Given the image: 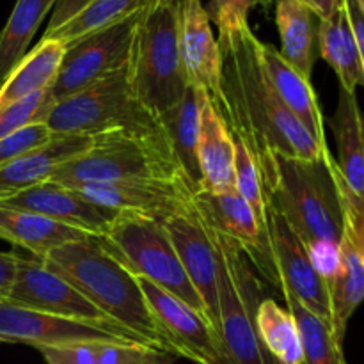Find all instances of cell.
Returning <instances> with one entry per match:
<instances>
[{
    "mask_svg": "<svg viewBox=\"0 0 364 364\" xmlns=\"http://www.w3.org/2000/svg\"><path fill=\"white\" fill-rule=\"evenodd\" d=\"M48 139H52V132L46 128L45 123L28 124V127L18 130L16 134L2 139L0 141V169L16 156L45 144Z\"/></svg>",
    "mask_w": 364,
    "mask_h": 364,
    "instance_id": "obj_36",
    "label": "cell"
},
{
    "mask_svg": "<svg viewBox=\"0 0 364 364\" xmlns=\"http://www.w3.org/2000/svg\"><path fill=\"white\" fill-rule=\"evenodd\" d=\"M235 144V162H233V176H235V188L238 194L245 199L249 206L255 212L256 219L265 230L267 220V203L265 194H263L262 178H259L258 166L252 159L251 151L242 141L233 137Z\"/></svg>",
    "mask_w": 364,
    "mask_h": 364,
    "instance_id": "obj_33",
    "label": "cell"
},
{
    "mask_svg": "<svg viewBox=\"0 0 364 364\" xmlns=\"http://www.w3.org/2000/svg\"><path fill=\"white\" fill-rule=\"evenodd\" d=\"M336 180L341 194V205H343V217H345V233L350 238L352 245L358 251L364 265V206L359 205L358 199L354 198L348 187L345 185L340 171L336 167Z\"/></svg>",
    "mask_w": 364,
    "mask_h": 364,
    "instance_id": "obj_38",
    "label": "cell"
},
{
    "mask_svg": "<svg viewBox=\"0 0 364 364\" xmlns=\"http://www.w3.org/2000/svg\"><path fill=\"white\" fill-rule=\"evenodd\" d=\"M96 240L128 272L151 281L206 318L201 297L185 274L162 220L119 212Z\"/></svg>",
    "mask_w": 364,
    "mask_h": 364,
    "instance_id": "obj_8",
    "label": "cell"
},
{
    "mask_svg": "<svg viewBox=\"0 0 364 364\" xmlns=\"http://www.w3.org/2000/svg\"><path fill=\"white\" fill-rule=\"evenodd\" d=\"M256 329L277 364H302V343L294 315L274 299H263L256 309Z\"/></svg>",
    "mask_w": 364,
    "mask_h": 364,
    "instance_id": "obj_30",
    "label": "cell"
},
{
    "mask_svg": "<svg viewBox=\"0 0 364 364\" xmlns=\"http://www.w3.org/2000/svg\"><path fill=\"white\" fill-rule=\"evenodd\" d=\"M201 89L188 85L180 103L160 116L164 132L167 135L174 159L180 164L185 178L196 192L203 188L201 171L198 162L199 110H201Z\"/></svg>",
    "mask_w": 364,
    "mask_h": 364,
    "instance_id": "obj_26",
    "label": "cell"
},
{
    "mask_svg": "<svg viewBox=\"0 0 364 364\" xmlns=\"http://www.w3.org/2000/svg\"><path fill=\"white\" fill-rule=\"evenodd\" d=\"M256 4H259V0H210L208 7L205 9L210 21H213L219 31L217 39H223L240 28L249 27V11Z\"/></svg>",
    "mask_w": 364,
    "mask_h": 364,
    "instance_id": "obj_35",
    "label": "cell"
},
{
    "mask_svg": "<svg viewBox=\"0 0 364 364\" xmlns=\"http://www.w3.org/2000/svg\"><path fill=\"white\" fill-rule=\"evenodd\" d=\"M96 205L164 220L194 196L187 180H130L73 188Z\"/></svg>",
    "mask_w": 364,
    "mask_h": 364,
    "instance_id": "obj_16",
    "label": "cell"
},
{
    "mask_svg": "<svg viewBox=\"0 0 364 364\" xmlns=\"http://www.w3.org/2000/svg\"><path fill=\"white\" fill-rule=\"evenodd\" d=\"M130 180H187L164 128H121L92 135L91 146L64 162L50 178L52 183L68 188Z\"/></svg>",
    "mask_w": 364,
    "mask_h": 364,
    "instance_id": "obj_4",
    "label": "cell"
},
{
    "mask_svg": "<svg viewBox=\"0 0 364 364\" xmlns=\"http://www.w3.org/2000/svg\"><path fill=\"white\" fill-rule=\"evenodd\" d=\"M130 71L137 98L159 117L181 102L191 84L180 48V2L151 0L142 9Z\"/></svg>",
    "mask_w": 364,
    "mask_h": 364,
    "instance_id": "obj_5",
    "label": "cell"
},
{
    "mask_svg": "<svg viewBox=\"0 0 364 364\" xmlns=\"http://www.w3.org/2000/svg\"><path fill=\"white\" fill-rule=\"evenodd\" d=\"M169 2H181V0H169Z\"/></svg>",
    "mask_w": 364,
    "mask_h": 364,
    "instance_id": "obj_46",
    "label": "cell"
},
{
    "mask_svg": "<svg viewBox=\"0 0 364 364\" xmlns=\"http://www.w3.org/2000/svg\"><path fill=\"white\" fill-rule=\"evenodd\" d=\"M100 364H173L169 354L142 345H112L102 347Z\"/></svg>",
    "mask_w": 364,
    "mask_h": 364,
    "instance_id": "obj_37",
    "label": "cell"
},
{
    "mask_svg": "<svg viewBox=\"0 0 364 364\" xmlns=\"http://www.w3.org/2000/svg\"><path fill=\"white\" fill-rule=\"evenodd\" d=\"M259 55H262L267 75L284 107L304 124L306 130L316 139L318 144L327 146L323 116L311 80L302 77L295 68H291L274 45L259 43Z\"/></svg>",
    "mask_w": 364,
    "mask_h": 364,
    "instance_id": "obj_21",
    "label": "cell"
},
{
    "mask_svg": "<svg viewBox=\"0 0 364 364\" xmlns=\"http://www.w3.org/2000/svg\"><path fill=\"white\" fill-rule=\"evenodd\" d=\"M18 256L13 252H0V302L7 301L13 288L18 269Z\"/></svg>",
    "mask_w": 364,
    "mask_h": 364,
    "instance_id": "obj_41",
    "label": "cell"
},
{
    "mask_svg": "<svg viewBox=\"0 0 364 364\" xmlns=\"http://www.w3.org/2000/svg\"><path fill=\"white\" fill-rule=\"evenodd\" d=\"M91 142L87 135H52L45 144L13 159L0 169V201L48 181L64 162L84 153Z\"/></svg>",
    "mask_w": 364,
    "mask_h": 364,
    "instance_id": "obj_19",
    "label": "cell"
},
{
    "mask_svg": "<svg viewBox=\"0 0 364 364\" xmlns=\"http://www.w3.org/2000/svg\"><path fill=\"white\" fill-rule=\"evenodd\" d=\"M0 341L2 343H23L28 347H55L71 343H112L142 345L146 340L114 322H87V320L66 318L0 302Z\"/></svg>",
    "mask_w": 364,
    "mask_h": 364,
    "instance_id": "obj_9",
    "label": "cell"
},
{
    "mask_svg": "<svg viewBox=\"0 0 364 364\" xmlns=\"http://www.w3.org/2000/svg\"><path fill=\"white\" fill-rule=\"evenodd\" d=\"M57 0H16L0 32V84L27 55L28 45Z\"/></svg>",
    "mask_w": 364,
    "mask_h": 364,
    "instance_id": "obj_29",
    "label": "cell"
},
{
    "mask_svg": "<svg viewBox=\"0 0 364 364\" xmlns=\"http://www.w3.org/2000/svg\"><path fill=\"white\" fill-rule=\"evenodd\" d=\"M318 57L333 68L340 87L355 92V89L364 85L361 57L343 0H340L329 18L320 20Z\"/></svg>",
    "mask_w": 364,
    "mask_h": 364,
    "instance_id": "obj_25",
    "label": "cell"
},
{
    "mask_svg": "<svg viewBox=\"0 0 364 364\" xmlns=\"http://www.w3.org/2000/svg\"><path fill=\"white\" fill-rule=\"evenodd\" d=\"M91 2L92 0H57L55 6H53L52 9V16H50L48 27H46L45 34L57 31V28L63 27L64 23L73 20V18L77 16L78 13H82Z\"/></svg>",
    "mask_w": 364,
    "mask_h": 364,
    "instance_id": "obj_40",
    "label": "cell"
},
{
    "mask_svg": "<svg viewBox=\"0 0 364 364\" xmlns=\"http://www.w3.org/2000/svg\"><path fill=\"white\" fill-rule=\"evenodd\" d=\"M343 2H345V7H347L348 20H350L352 31H354L355 43H358L359 57H361V64H363V71H364V16H363L361 9H359V6L355 0H343Z\"/></svg>",
    "mask_w": 364,
    "mask_h": 364,
    "instance_id": "obj_42",
    "label": "cell"
},
{
    "mask_svg": "<svg viewBox=\"0 0 364 364\" xmlns=\"http://www.w3.org/2000/svg\"><path fill=\"white\" fill-rule=\"evenodd\" d=\"M0 208L45 215L60 224L85 231L96 238L105 233L107 228L119 213L107 206L96 205L73 188L52 183L50 180L13 198L4 199L0 201Z\"/></svg>",
    "mask_w": 364,
    "mask_h": 364,
    "instance_id": "obj_17",
    "label": "cell"
},
{
    "mask_svg": "<svg viewBox=\"0 0 364 364\" xmlns=\"http://www.w3.org/2000/svg\"><path fill=\"white\" fill-rule=\"evenodd\" d=\"M355 2H358L359 9H361V13H363V16H364V0H355Z\"/></svg>",
    "mask_w": 364,
    "mask_h": 364,
    "instance_id": "obj_44",
    "label": "cell"
},
{
    "mask_svg": "<svg viewBox=\"0 0 364 364\" xmlns=\"http://www.w3.org/2000/svg\"><path fill=\"white\" fill-rule=\"evenodd\" d=\"M52 135H92L110 130H156L160 117L137 98L130 60L89 87L53 102L45 119Z\"/></svg>",
    "mask_w": 364,
    "mask_h": 364,
    "instance_id": "obj_7",
    "label": "cell"
},
{
    "mask_svg": "<svg viewBox=\"0 0 364 364\" xmlns=\"http://www.w3.org/2000/svg\"><path fill=\"white\" fill-rule=\"evenodd\" d=\"M276 25L281 38V57L311 80L318 59L320 18L299 0H274Z\"/></svg>",
    "mask_w": 364,
    "mask_h": 364,
    "instance_id": "obj_23",
    "label": "cell"
},
{
    "mask_svg": "<svg viewBox=\"0 0 364 364\" xmlns=\"http://www.w3.org/2000/svg\"><path fill=\"white\" fill-rule=\"evenodd\" d=\"M107 343H71L38 347L46 364H100L102 347Z\"/></svg>",
    "mask_w": 364,
    "mask_h": 364,
    "instance_id": "obj_39",
    "label": "cell"
},
{
    "mask_svg": "<svg viewBox=\"0 0 364 364\" xmlns=\"http://www.w3.org/2000/svg\"><path fill=\"white\" fill-rule=\"evenodd\" d=\"M281 291L301 334L302 364H347L343 343L336 338L331 323L309 311L287 290Z\"/></svg>",
    "mask_w": 364,
    "mask_h": 364,
    "instance_id": "obj_31",
    "label": "cell"
},
{
    "mask_svg": "<svg viewBox=\"0 0 364 364\" xmlns=\"http://www.w3.org/2000/svg\"><path fill=\"white\" fill-rule=\"evenodd\" d=\"M331 302V326L343 343L348 320L364 301V265L350 238L343 231L340 242V262L334 276L327 281Z\"/></svg>",
    "mask_w": 364,
    "mask_h": 364,
    "instance_id": "obj_28",
    "label": "cell"
},
{
    "mask_svg": "<svg viewBox=\"0 0 364 364\" xmlns=\"http://www.w3.org/2000/svg\"><path fill=\"white\" fill-rule=\"evenodd\" d=\"M185 274L205 306L206 320L219 338V295H217L215 247L208 226L192 199L162 220Z\"/></svg>",
    "mask_w": 364,
    "mask_h": 364,
    "instance_id": "obj_12",
    "label": "cell"
},
{
    "mask_svg": "<svg viewBox=\"0 0 364 364\" xmlns=\"http://www.w3.org/2000/svg\"><path fill=\"white\" fill-rule=\"evenodd\" d=\"M52 105L53 100L48 87L0 110V141L28 124L45 123L46 114Z\"/></svg>",
    "mask_w": 364,
    "mask_h": 364,
    "instance_id": "obj_34",
    "label": "cell"
},
{
    "mask_svg": "<svg viewBox=\"0 0 364 364\" xmlns=\"http://www.w3.org/2000/svg\"><path fill=\"white\" fill-rule=\"evenodd\" d=\"M220 46V98L215 109L223 116L231 137L251 151L263 194L274 178L276 156L316 160L329 155L304 124L284 107L274 89L259 55V39L244 27L223 39Z\"/></svg>",
    "mask_w": 364,
    "mask_h": 364,
    "instance_id": "obj_1",
    "label": "cell"
},
{
    "mask_svg": "<svg viewBox=\"0 0 364 364\" xmlns=\"http://www.w3.org/2000/svg\"><path fill=\"white\" fill-rule=\"evenodd\" d=\"M139 284L156 323L173 345L174 355L196 364H228L220 340L201 313L151 281L139 277Z\"/></svg>",
    "mask_w": 364,
    "mask_h": 364,
    "instance_id": "obj_13",
    "label": "cell"
},
{
    "mask_svg": "<svg viewBox=\"0 0 364 364\" xmlns=\"http://www.w3.org/2000/svg\"><path fill=\"white\" fill-rule=\"evenodd\" d=\"M272 2L274 0H259V4H263V6H270Z\"/></svg>",
    "mask_w": 364,
    "mask_h": 364,
    "instance_id": "obj_45",
    "label": "cell"
},
{
    "mask_svg": "<svg viewBox=\"0 0 364 364\" xmlns=\"http://www.w3.org/2000/svg\"><path fill=\"white\" fill-rule=\"evenodd\" d=\"M265 203L301 238L313 265L327 283L338 269L345 231L336 160L331 153L316 160L277 155Z\"/></svg>",
    "mask_w": 364,
    "mask_h": 364,
    "instance_id": "obj_2",
    "label": "cell"
},
{
    "mask_svg": "<svg viewBox=\"0 0 364 364\" xmlns=\"http://www.w3.org/2000/svg\"><path fill=\"white\" fill-rule=\"evenodd\" d=\"M192 203L203 220L213 231L238 244L249 262L258 267L272 283L277 284L276 270H274L269 245H267L265 230L258 223L251 206L238 194L237 188L220 192L201 188L194 192Z\"/></svg>",
    "mask_w": 364,
    "mask_h": 364,
    "instance_id": "obj_14",
    "label": "cell"
},
{
    "mask_svg": "<svg viewBox=\"0 0 364 364\" xmlns=\"http://www.w3.org/2000/svg\"><path fill=\"white\" fill-rule=\"evenodd\" d=\"M329 127L338 144V171L348 191L364 206V116L354 91L340 87Z\"/></svg>",
    "mask_w": 364,
    "mask_h": 364,
    "instance_id": "obj_22",
    "label": "cell"
},
{
    "mask_svg": "<svg viewBox=\"0 0 364 364\" xmlns=\"http://www.w3.org/2000/svg\"><path fill=\"white\" fill-rule=\"evenodd\" d=\"M208 226V224H206ZM215 247L217 295H219V340L228 364H277L256 329V309L262 287L251 262L238 244L208 226Z\"/></svg>",
    "mask_w": 364,
    "mask_h": 364,
    "instance_id": "obj_6",
    "label": "cell"
},
{
    "mask_svg": "<svg viewBox=\"0 0 364 364\" xmlns=\"http://www.w3.org/2000/svg\"><path fill=\"white\" fill-rule=\"evenodd\" d=\"M299 2L308 6L320 20H326V18H329L331 14L334 13V9L338 7L340 0H299Z\"/></svg>",
    "mask_w": 364,
    "mask_h": 364,
    "instance_id": "obj_43",
    "label": "cell"
},
{
    "mask_svg": "<svg viewBox=\"0 0 364 364\" xmlns=\"http://www.w3.org/2000/svg\"><path fill=\"white\" fill-rule=\"evenodd\" d=\"M265 238L276 270L277 287L287 290L309 311L331 323V302L326 279L315 269L301 238L269 205H267Z\"/></svg>",
    "mask_w": 364,
    "mask_h": 364,
    "instance_id": "obj_11",
    "label": "cell"
},
{
    "mask_svg": "<svg viewBox=\"0 0 364 364\" xmlns=\"http://www.w3.org/2000/svg\"><path fill=\"white\" fill-rule=\"evenodd\" d=\"M198 162L203 188L212 192L235 188L233 137L223 116L210 102L205 91H203L201 110H199Z\"/></svg>",
    "mask_w": 364,
    "mask_h": 364,
    "instance_id": "obj_20",
    "label": "cell"
},
{
    "mask_svg": "<svg viewBox=\"0 0 364 364\" xmlns=\"http://www.w3.org/2000/svg\"><path fill=\"white\" fill-rule=\"evenodd\" d=\"M7 302L20 308L87 322H112L73 284L53 274L41 259H18L16 277Z\"/></svg>",
    "mask_w": 364,
    "mask_h": 364,
    "instance_id": "obj_15",
    "label": "cell"
},
{
    "mask_svg": "<svg viewBox=\"0 0 364 364\" xmlns=\"http://www.w3.org/2000/svg\"><path fill=\"white\" fill-rule=\"evenodd\" d=\"M0 238L27 249L36 259H43L53 249L87 240L92 235L38 213L0 208Z\"/></svg>",
    "mask_w": 364,
    "mask_h": 364,
    "instance_id": "obj_24",
    "label": "cell"
},
{
    "mask_svg": "<svg viewBox=\"0 0 364 364\" xmlns=\"http://www.w3.org/2000/svg\"><path fill=\"white\" fill-rule=\"evenodd\" d=\"M141 13L66 45L59 73L50 85L53 102L89 87L130 60Z\"/></svg>",
    "mask_w": 364,
    "mask_h": 364,
    "instance_id": "obj_10",
    "label": "cell"
},
{
    "mask_svg": "<svg viewBox=\"0 0 364 364\" xmlns=\"http://www.w3.org/2000/svg\"><path fill=\"white\" fill-rule=\"evenodd\" d=\"M41 262L73 284L107 318L141 336L155 350L174 355L173 345L149 309L139 277L116 262L96 237L53 249Z\"/></svg>",
    "mask_w": 364,
    "mask_h": 364,
    "instance_id": "obj_3",
    "label": "cell"
},
{
    "mask_svg": "<svg viewBox=\"0 0 364 364\" xmlns=\"http://www.w3.org/2000/svg\"><path fill=\"white\" fill-rule=\"evenodd\" d=\"M149 2L151 0H92L73 20L64 23L57 31L43 34L41 39H57L66 46L100 28L141 13Z\"/></svg>",
    "mask_w": 364,
    "mask_h": 364,
    "instance_id": "obj_32",
    "label": "cell"
},
{
    "mask_svg": "<svg viewBox=\"0 0 364 364\" xmlns=\"http://www.w3.org/2000/svg\"><path fill=\"white\" fill-rule=\"evenodd\" d=\"M66 46L57 39H41L0 84V110L48 89L59 73Z\"/></svg>",
    "mask_w": 364,
    "mask_h": 364,
    "instance_id": "obj_27",
    "label": "cell"
},
{
    "mask_svg": "<svg viewBox=\"0 0 364 364\" xmlns=\"http://www.w3.org/2000/svg\"><path fill=\"white\" fill-rule=\"evenodd\" d=\"M180 48L188 84L206 92L215 105L220 98V46L201 0L180 2Z\"/></svg>",
    "mask_w": 364,
    "mask_h": 364,
    "instance_id": "obj_18",
    "label": "cell"
}]
</instances>
